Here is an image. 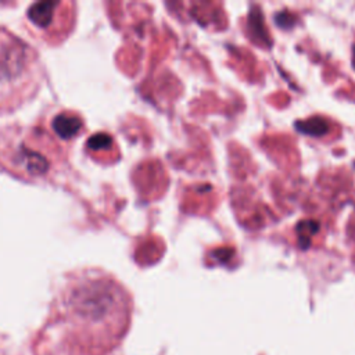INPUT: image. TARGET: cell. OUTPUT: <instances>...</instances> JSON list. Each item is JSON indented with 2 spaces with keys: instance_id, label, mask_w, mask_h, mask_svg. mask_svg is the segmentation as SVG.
Instances as JSON below:
<instances>
[{
  "instance_id": "cell-6",
  "label": "cell",
  "mask_w": 355,
  "mask_h": 355,
  "mask_svg": "<svg viewBox=\"0 0 355 355\" xmlns=\"http://www.w3.org/2000/svg\"><path fill=\"white\" fill-rule=\"evenodd\" d=\"M297 129H300L306 135H323L327 129V125L322 119H309V121L297 123Z\"/></svg>"
},
{
  "instance_id": "cell-7",
  "label": "cell",
  "mask_w": 355,
  "mask_h": 355,
  "mask_svg": "<svg viewBox=\"0 0 355 355\" xmlns=\"http://www.w3.org/2000/svg\"><path fill=\"white\" fill-rule=\"evenodd\" d=\"M110 143H111V137L107 136V135H104V133L94 135V136H92V137L87 140V146H89L90 148H96V150L103 148V147L108 146Z\"/></svg>"
},
{
  "instance_id": "cell-1",
  "label": "cell",
  "mask_w": 355,
  "mask_h": 355,
  "mask_svg": "<svg viewBox=\"0 0 355 355\" xmlns=\"http://www.w3.org/2000/svg\"><path fill=\"white\" fill-rule=\"evenodd\" d=\"M36 51L12 32L0 28V110H12L31 98L42 83Z\"/></svg>"
},
{
  "instance_id": "cell-3",
  "label": "cell",
  "mask_w": 355,
  "mask_h": 355,
  "mask_svg": "<svg viewBox=\"0 0 355 355\" xmlns=\"http://www.w3.org/2000/svg\"><path fill=\"white\" fill-rule=\"evenodd\" d=\"M65 304L79 319L90 323L121 320L126 315V297L110 277L86 273L68 288Z\"/></svg>"
},
{
  "instance_id": "cell-2",
  "label": "cell",
  "mask_w": 355,
  "mask_h": 355,
  "mask_svg": "<svg viewBox=\"0 0 355 355\" xmlns=\"http://www.w3.org/2000/svg\"><path fill=\"white\" fill-rule=\"evenodd\" d=\"M46 132L32 128L0 129V162L24 179L49 178L60 162L58 147Z\"/></svg>"
},
{
  "instance_id": "cell-4",
  "label": "cell",
  "mask_w": 355,
  "mask_h": 355,
  "mask_svg": "<svg viewBox=\"0 0 355 355\" xmlns=\"http://www.w3.org/2000/svg\"><path fill=\"white\" fill-rule=\"evenodd\" d=\"M62 6L64 3L37 1L29 7L28 18L39 31L46 33L55 32L58 31V26L55 25L57 21H64V11L60 10Z\"/></svg>"
},
{
  "instance_id": "cell-5",
  "label": "cell",
  "mask_w": 355,
  "mask_h": 355,
  "mask_svg": "<svg viewBox=\"0 0 355 355\" xmlns=\"http://www.w3.org/2000/svg\"><path fill=\"white\" fill-rule=\"evenodd\" d=\"M53 128L60 137L71 139L79 133L82 128V121L76 115L62 112L54 118Z\"/></svg>"
}]
</instances>
